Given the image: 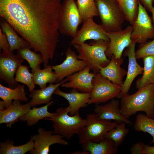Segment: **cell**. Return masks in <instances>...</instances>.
Wrapping results in <instances>:
<instances>
[{
    "instance_id": "cell-1",
    "label": "cell",
    "mask_w": 154,
    "mask_h": 154,
    "mask_svg": "<svg viewBox=\"0 0 154 154\" xmlns=\"http://www.w3.org/2000/svg\"><path fill=\"white\" fill-rule=\"evenodd\" d=\"M61 0H0V15L42 56L53 59L58 41Z\"/></svg>"
},
{
    "instance_id": "cell-2",
    "label": "cell",
    "mask_w": 154,
    "mask_h": 154,
    "mask_svg": "<svg viewBox=\"0 0 154 154\" xmlns=\"http://www.w3.org/2000/svg\"><path fill=\"white\" fill-rule=\"evenodd\" d=\"M120 104L121 112L127 118L142 111L154 119V85L146 86L132 94H127L121 99Z\"/></svg>"
},
{
    "instance_id": "cell-3",
    "label": "cell",
    "mask_w": 154,
    "mask_h": 154,
    "mask_svg": "<svg viewBox=\"0 0 154 154\" xmlns=\"http://www.w3.org/2000/svg\"><path fill=\"white\" fill-rule=\"evenodd\" d=\"M110 41L92 40L89 44L84 42L73 45L78 52L77 58L84 61L93 72L97 73L100 67H105L110 61L106 54Z\"/></svg>"
},
{
    "instance_id": "cell-4",
    "label": "cell",
    "mask_w": 154,
    "mask_h": 154,
    "mask_svg": "<svg viewBox=\"0 0 154 154\" xmlns=\"http://www.w3.org/2000/svg\"><path fill=\"white\" fill-rule=\"evenodd\" d=\"M69 106L58 108L55 114L51 117L44 119L53 122L54 134H59L70 139L74 134H78L87 124L86 119L82 118L78 113L74 116L69 115Z\"/></svg>"
},
{
    "instance_id": "cell-5",
    "label": "cell",
    "mask_w": 154,
    "mask_h": 154,
    "mask_svg": "<svg viewBox=\"0 0 154 154\" xmlns=\"http://www.w3.org/2000/svg\"><path fill=\"white\" fill-rule=\"evenodd\" d=\"M101 24L107 32L122 30L125 20L122 9L117 0H96Z\"/></svg>"
},
{
    "instance_id": "cell-6",
    "label": "cell",
    "mask_w": 154,
    "mask_h": 154,
    "mask_svg": "<svg viewBox=\"0 0 154 154\" xmlns=\"http://www.w3.org/2000/svg\"><path fill=\"white\" fill-rule=\"evenodd\" d=\"M86 119L87 121L86 125L78 134L79 142L81 144L88 141L99 142L104 138L108 131L118 124L116 122L100 119L96 113L87 114Z\"/></svg>"
},
{
    "instance_id": "cell-7",
    "label": "cell",
    "mask_w": 154,
    "mask_h": 154,
    "mask_svg": "<svg viewBox=\"0 0 154 154\" xmlns=\"http://www.w3.org/2000/svg\"><path fill=\"white\" fill-rule=\"evenodd\" d=\"M92 84L93 89L88 104H100L117 98L121 90V86L114 84L100 73L96 74Z\"/></svg>"
},
{
    "instance_id": "cell-8",
    "label": "cell",
    "mask_w": 154,
    "mask_h": 154,
    "mask_svg": "<svg viewBox=\"0 0 154 154\" xmlns=\"http://www.w3.org/2000/svg\"><path fill=\"white\" fill-rule=\"evenodd\" d=\"M83 22L74 0H66L63 5L59 20V32L62 35L74 37L78 27Z\"/></svg>"
},
{
    "instance_id": "cell-9",
    "label": "cell",
    "mask_w": 154,
    "mask_h": 154,
    "mask_svg": "<svg viewBox=\"0 0 154 154\" xmlns=\"http://www.w3.org/2000/svg\"><path fill=\"white\" fill-rule=\"evenodd\" d=\"M132 25L133 30L131 38L132 41L141 44L154 37V26L152 20L139 1L137 16Z\"/></svg>"
},
{
    "instance_id": "cell-10",
    "label": "cell",
    "mask_w": 154,
    "mask_h": 154,
    "mask_svg": "<svg viewBox=\"0 0 154 154\" xmlns=\"http://www.w3.org/2000/svg\"><path fill=\"white\" fill-rule=\"evenodd\" d=\"M24 60L13 53L3 51L0 53V79L7 83L9 87L14 88L18 85L15 80L14 75L18 67Z\"/></svg>"
},
{
    "instance_id": "cell-11",
    "label": "cell",
    "mask_w": 154,
    "mask_h": 154,
    "mask_svg": "<svg viewBox=\"0 0 154 154\" xmlns=\"http://www.w3.org/2000/svg\"><path fill=\"white\" fill-rule=\"evenodd\" d=\"M133 26L128 25L123 30L113 32H107L110 41L106 52L107 57L110 59L112 55L117 58L121 57L123 51L132 42L131 34Z\"/></svg>"
},
{
    "instance_id": "cell-12",
    "label": "cell",
    "mask_w": 154,
    "mask_h": 154,
    "mask_svg": "<svg viewBox=\"0 0 154 154\" xmlns=\"http://www.w3.org/2000/svg\"><path fill=\"white\" fill-rule=\"evenodd\" d=\"M90 40L110 41L107 32L101 25L96 23L93 18L87 19L83 21L82 27L72 38L70 44L72 45L79 44Z\"/></svg>"
},
{
    "instance_id": "cell-13",
    "label": "cell",
    "mask_w": 154,
    "mask_h": 154,
    "mask_svg": "<svg viewBox=\"0 0 154 154\" xmlns=\"http://www.w3.org/2000/svg\"><path fill=\"white\" fill-rule=\"evenodd\" d=\"M65 54L66 59L62 63L51 66L56 74V83L62 81L65 77L82 70L88 66L84 61L77 58V55L70 47L67 49Z\"/></svg>"
},
{
    "instance_id": "cell-14",
    "label": "cell",
    "mask_w": 154,
    "mask_h": 154,
    "mask_svg": "<svg viewBox=\"0 0 154 154\" xmlns=\"http://www.w3.org/2000/svg\"><path fill=\"white\" fill-rule=\"evenodd\" d=\"M37 131V134L31 137L34 145L33 149L29 152L31 154H48L50 146L55 144L64 145H69L67 141L62 139V135L54 134L52 131H46L42 127L38 128Z\"/></svg>"
},
{
    "instance_id": "cell-15",
    "label": "cell",
    "mask_w": 154,
    "mask_h": 154,
    "mask_svg": "<svg viewBox=\"0 0 154 154\" xmlns=\"http://www.w3.org/2000/svg\"><path fill=\"white\" fill-rule=\"evenodd\" d=\"M136 43L132 41L125 52L124 56L128 57V68L126 79L121 87V91L117 98L121 99L127 94L135 78L138 75L143 73V67L140 65L137 61L135 51Z\"/></svg>"
},
{
    "instance_id": "cell-16",
    "label": "cell",
    "mask_w": 154,
    "mask_h": 154,
    "mask_svg": "<svg viewBox=\"0 0 154 154\" xmlns=\"http://www.w3.org/2000/svg\"><path fill=\"white\" fill-rule=\"evenodd\" d=\"M90 70L87 66L82 70L68 77L67 81L61 86L76 89L81 92L90 93L93 89V79L96 74L90 72Z\"/></svg>"
},
{
    "instance_id": "cell-17",
    "label": "cell",
    "mask_w": 154,
    "mask_h": 154,
    "mask_svg": "<svg viewBox=\"0 0 154 154\" xmlns=\"http://www.w3.org/2000/svg\"><path fill=\"white\" fill-rule=\"evenodd\" d=\"M120 104L118 100L114 98L103 105L95 104L94 111L100 119L113 120L118 124L125 122L128 125H132V122L122 114Z\"/></svg>"
},
{
    "instance_id": "cell-18",
    "label": "cell",
    "mask_w": 154,
    "mask_h": 154,
    "mask_svg": "<svg viewBox=\"0 0 154 154\" xmlns=\"http://www.w3.org/2000/svg\"><path fill=\"white\" fill-rule=\"evenodd\" d=\"M31 107L28 102L22 104L19 100H14L8 107L0 110V123L5 124L7 127H11Z\"/></svg>"
},
{
    "instance_id": "cell-19",
    "label": "cell",
    "mask_w": 154,
    "mask_h": 154,
    "mask_svg": "<svg viewBox=\"0 0 154 154\" xmlns=\"http://www.w3.org/2000/svg\"><path fill=\"white\" fill-rule=\"evenodd\" d=\"M54 94L61 96L68 102L70 108L69 115L73 116L79 113L80 109L86 107L88 104L90 93L79 92L73 89L69 93H66L60 90L59 88L54 91Z\"/></svg>"
},
{
    "instance_id": "cell-20",
    "label": "cell",
    "mask_w": 154,
    "mask_h": 154,
    "mask_svg": "<svg viewBox=\"0 0 154 154\" xmlns=\"http://www.w3.org/2000/svg\"><path fill=\"white\" fill-rule=\"evenodd\" d=\"M109 63L104 67H100L99 73L108 78L114 84L122 86L124 81L123 78L127 74V72L121 67L123 62V58H117L112 55Z\"/></svg>"
},
{
    "instance_id": "cell-21",
    "label": "cell",
    "mask_w": 154,
    "mask_h": 154,
    "mask_svg": "<svg viewBox=\"0 0 154 154\" xmlns=\"http://www.w3.org/2000/svg\"><path fill=\"white\" fill-rule=\"evenodd\" d=\"M67 80V77L56 84L50 83L48 86L43 88L34 89L30 92L29 96V97L31 98L28 102L31 107H34L37 105L50 103L53 98L52 96L55 90Z\"/></svg>"
},
{
    "instance_id": "cell-22",
    "label": "cell",
    "mask_w": 154,
    "mask_h": 154,
    "mask_svg": "<svg viewBox=\"0 0 154 154\" xmlns=\"http://www.w3.org/2000/svg\"><path fill=\"white\" fill-rule=\"evenodd\" d=\"M83 151L90 154H116L118 148L112 140L104 138L98 143L87 141L82 144Z\"/></svg>"
},
{
    "instance_id": "cell-23",
    "label": "cell",
    "mask_w": 154,
    "mask_h": 154,
    "mask_svg": "<svg viewBox=\"0 0 154 154\" xmlns=\"http://www.w3.org/2000/svg\"><path fill=\"white\" fill-rule=\"evenodd\" d=\"M24 87L19 84L15 88H12L0 84V97L4 102L5 109L10 105L13 100L25 102L28 101Z\"/></svg>"
},
{
    "instance_id": "cell-24",
    "label": "cell",
    "mask_w": 154,
    "mask_h": 154,
    "mask_svg": "<svg viewBox=\"0 0 154 154\" xmlns=\"http://www.w3.org/2000/svg\"><path fill=\"white\" fill-rule=\"evenodd\" d=\"M1 29L6 35L10 46V52L13 53L15 50L29 48L30 44L22 38L19 37L12 27L5 20L0 22Z\"/></svg>"
},
{
    "instance_id": "cell-25",
    "label": "cell",
    "mask_w": 154,
    "mask_h": 154,
    "mask_svg": "<svg viewBox=\"0 0 154 154\" xmlns=\"http://www.w3.org/2000/svg\"><path fill=\"white\" fill-rule=\"evenodd\" d=\"M52 102L53 101H51L49 104L38 108L33 107L27 113L20 117L19 120L23 122L27 121V125L30 126L35 125L40 120L46 118L52 117L55 113L49 112L48 111V108Z\"/></svg>"
},
{
    "instance_id": "cell-26",
    "label": "cell",
    "mask_w": 154,
    "mask_h": 154,
    "mask_svg": "<svg viewBox=\"0 0 154 154\" xmlns=\"http://www.w3.org/2000/svg\"><path fill=\"white\" fill-rule=\"evenodd\" d=\"M144 64L143 75L136 82L139 90L150 84L154 85V56H147L142 58Z\"/></svg>"
},
{
    "instance_id": "cell-27",
    "label": "cell",
    "mask_w": 154,
    "mask_h": 154,
    "mask_svg": "<svg viewBox=\"0 0 154 154\" xmlns=\"http://www.w3.org/2000/svg\"><path fill=\"white\" fill-rule=\"evenodd\" d=\"M34 142L31 137L26 143L21 145L16 146L10 139L4 142H0V154H24L30 152L34 148Z\"/></svg>"
},
{
    "instance_id": "cell-28",
    "label": "cell",
    "mask_w": 154,
    "mask_h": 154,
    "mask_svg": "<svg viewBox=\"0 0 154 154\" xmlns=\"http://www.w3.org/2000/svg\"><path fill=\"white\" fill-rule=\"evenodd\" d=\"M52 70L50 65H48L43 69L39 68L35 70L33 73L35 84L42 89L46 87L47 83H56V74Z\"/></svg>"
},
{
    "instance_id": "cell-29",
    "label": "cell",
    "mask_w": 154,
    "mask_h": 154,
    "mask_svg": "<svg viewBox=\"0 0 154 154\" xmlns=\"http://www.w3.org/2000/svg\"><path fill=\"white\" fill-rule=\"evenodd\" d=\"M133 127L136 131L149 133L153 137L151 143H154V119L146 114H139L136 117Z\"/></svg>"
},
{
    "instance_id": "cell-30",
    "label": "cell",
    "mask_w": 154,
    "mask_h": 154,
    "mask_svg": "<svg viewBox=\"0 0 154 154\" xmlns=\"http://www.w3.org/2000/svg\"><path fill=\"white\" fill-rule=\"evenodd\" d=\"M31 48H26L18 50L17 54L24 60H26L29 64V66L32 69L33 73L37 69L40 68V64L44 63L42 55L40 54H37L33 51Z\"/></svg>"
},
{
    "instance_id": "cell-31",
    "label": "cell",
    "mask_w": 154,
    "mask_h": 154,
    "mask_svg": "<svg viewBox=\"0 0 154 154\" xmlns=\"http://www.w3.org/2000/svg\"><path fill=\"white\" fill-rule=\"evenodd\" d=\"M77 5L83 22L87 19L99 16L95 0H77Z\"/></svg>"
},
{
    "instance_id": "cell-32",
    "label": "cell",
    "mask_w": 154,
    "mask_h": 154,
    "mask_svg": "<svg viewBox=\"0 0 154 154\" xmlns=\"http://www.w3.org/2000/svg\"><path fill=\"white\" fill-rule=\"evenodd\" d=\"M15 76V81L26 85L30 92L34 89L35 84L33 73L29 72L28 66L22 64L20 65L17 70Z\"/></svg>"
},
{
    "instance_id": "cell-33",
    "label": "cell",
    "mask_w": 154,
    "mask_h": 154,
    "mask_svg": "<svg viewBox=\"0 0 154 154\" xmlns=\"http://www.w3.org/2000/svg\"><path fill=\"white\" fill-rule=\"evenodd\" d=\"M125 124V122L118 124L115 127L108 131L105 135L104 138L112 140L118 147L129 131L126 127Z\"/></svg>"
},
{
    "instance_id": "cell-34",
    "label": "cell",
    "mask_w": 154,
    "mask_h": 154,
    "mask_svg": "<svg viewBox=\"0 0 154 154\" xmlns=\"http://www.w3.org/2000/svg\"><path fill=\"white\" fill-rule=\"evenodd\" d=\"M120 5L123 12L125 20L132 25L137 16L138 1L137 0H122Z\"/></svg>"
},
{
    "instance_id": "cell-35",
    "label": "cell",
    "mask_w": 154,
    "mask_h": 154,
    "mask_svg": "<svg viewBox=\"0 0 154 154\" xmlns=\"http://www.w3.org/2000/svg\"><path fill=\"white\" fill-rule=\"evenodd\" d=\"M137 59L147 56H154V39L152 41L141 44L135 51Z\"/></svg>"
},
{
    "instance_id": "cell-36",
    "label": "cell",
    "mask_w": 154,
    "mask_h": 154,
    "mask_svg": "<svg viewBox=\"0 0 154 154\" xmlns=\"http://www.w3.org/2000/svg\"><path fill=\"white\" fill-rule=\"evenodd\" d=\"M0 49L3 51L10 52V46L5 34L0 29Z\"/></svg>"
},
{
    "instance_id": "cell-37",
    "label": "cell",
    "mask_w": 154,
    "mask_h": 154,
    "mask_svg": "<svg viewBox=\"0 0 154 154\" xmlns=\"http://www.w3.org/2000/svg\"><path fill=\"white\" fill-rule=\"evenodd\" d=\"M145 144L138 142L134 144L130 148V151L132 154H142Z\"/></svg>"
},
{
    "instance_id": "cell-38",
    "label": "cell",
    "mask_w": 154,
    "mask_h": 154,
    "mask_svg": "<svg viewBox=\"0 0 154 154\" xmlns=\"http://www.w3.org/2000/svg\"><path fill=\"white\" fill-rule=\"evenodd\" d=\"M144 6L149 12L152 13L154 7L153 6V0H140Z\"/></svg>"
},
{
    "instance_id": "cell-39",
    "label": "cell",
    "mask_w": 154,
    "mask_h": 154,
    "mask_svg": "<svg viewBox=\"0 0 154 154\" xmlns=\"http://www.w3.org/2000/svg\"><path fill=\"white\" fill-rule=\"evenodd\" d=\"M142 154H154V146L145 144Z\"/></svg>"
},
{
    "instance_id": "cell-40",
    "label": "cell",
    "mask_w": 154,
    "mask_h": 154,
    "mask_svg": "<svg viewBox=\"0 0 154 154\" xmlns=\"http://www.w3.org/2000/svg\"><path fill=\"white\" fill-rule=\"evenodd\" d=\"M151 13H152V20L153 21V25L154 26V7Z\"/></svg>"
},
{
    "instance_id": "cell-41",
    "label": "cell",
    "mask_w": 154,
    "mask_h": 154,
    "mask_svg": "<svg viewBox=\"0 0 154 154\" xmlns=\"http://www.w3.org/2000/svg\"><path fill=\"white\" fill-rule=\"evenodd\" d=\"M117 0L118 1V3H119V5H120V4L121 3L122 0Z\"/></svg>"
}]
</instances>
